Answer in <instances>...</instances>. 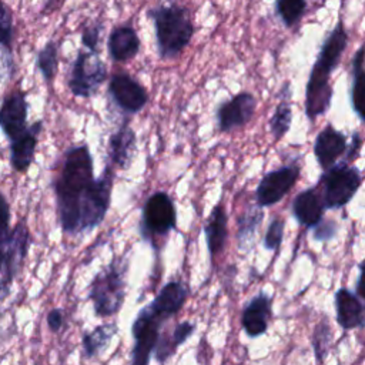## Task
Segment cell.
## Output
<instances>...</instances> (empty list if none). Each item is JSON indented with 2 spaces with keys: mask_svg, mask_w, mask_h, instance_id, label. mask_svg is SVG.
Here are the masks:
<instances>
[{
  "mask_svg": "<svg viewBox=\"0 0 365 365\" xmlns=\"http://www.w3.org/2000/svg\"><path fill=\"white\" fill-rule=\"evenodd\" d=\"M93 181V157L88 145L70 147L64 154L60 174L54 182L60 224L66 234L78 232L80 202Z\"/></svg>",
  "mask_w": 365,
  "mask_h": 365,
  "instance_id": "1",
  "label": "cell"
},
{
  "mask_svg": "<svg viewBox=\"0 0 365 365\" xmlns=\"http://www.w3.org/2000/svg\"><path fill=\"white\" fill-rule=\"evenodd\" d=\"M346 46L348 33L344 21L339 20L325 37L305 87V115L312 123L318 117L325 115L331 107L334 91L329 78L334 70L339 66Z\"/></svg>",
  "mask_w": 365,
  "mask_h": 365,
  "instance_id": "2",
  "label": "cell"
},
{
  "mask_svg": "<svg viewBox=\"0 0 365 365\" xmlns=\"http://www.w3.org/2000/svg\"><path fill=\"white\" fill-rule=\"evenodd\" d=\"M147 16L154 23L158 56L163 60L178 57L194 34V24L188 9L175 1L161 3L150 9Z\"/></svg>",
  "mask_w": 365,
  "mask_h": 365,
  "instance_id": "3",
  "label": "cell"
},
{
  "mask_svg": "<svg viewBox=\"0 0 365 365\" xmlns=\"http://www.w3.org/2000/svg\"><path fill=\"white\" fill-rule=\"evenodd\" d=\"M125 272L127 262L117 259L93 278L88 297L96 315L111 317L121 309L125 297Z\"/></svg>",
  "mask_w": 365,
  "mask_h": 365,
  "instance_id": "4",
  "label": "cell"
},
{
  "mask_svg": "<svg viewBox=\"0 0 365 365\" xmlns=\"http://www.w3.org/2000/svg\"><path fill=\"white\" fill-rule=\"evenodd\" d=\"M318 184L322 187V200L327 210H339L345 207L358 192L362 184L359 168L346 161L334 164L322 170Z\"/></svg>",
  "mask_w": 365,
  "mask_h": 365,
  "instance_id": "5",
  "label": "cell"
},
{
  "mask_svg": "<svg viewBox=\"0 0 365 365\" xmlns=\"http://www.w3.org/2000/svg\"><path fill=\"white\" fill-rule=\"evenodd\" d=\"M177 211L171 197L164 191H157L148 197L143 207V217L140 224L141 237L151 241L154 245L157 240L167 238L175 228Z\"/></svg>",
  "mask_w": 365,
  "mask_h": 365,
  "instance_id": "6",
  "label": "cell"
},
{
  "mask_svg": "<svg viewBox=\"0 0 365 365\" xmlns=\"http://www.w3.org/2000/svg\"><path fill=\"white\" fill-rule=\"evenodd\" d=\"M113 190V171L104 170L101 177L94 180L86 190L80 202V228L78 232H90L97 228L110 208Z\"/></svg>",
  "mask_w": 365,
  "mask_h": 365,
  "instance_id": "7",
  "label": "cell"
},
{
  "mask_svg": "<svg viewBox=\"0 0 365 365\" xmlns=\"http://www.w3.org/2000/svg\"><path fill=\"white\" fill-rule=\"evenodd\" d=\"M107 80V67L94 51H78L70 71L68 88L76 97H91Z\"/></svg>",
  "mask_w": 365,
  "mask_h": 365,
  "instance_id": "8",
  "label": "cell"
},
{
  "mask_svg": "<svg viewBox=\"0 0 365 365\" xmlns=\"http://www.w3.org/2000/svg\"><path fill=\"white\" fill-rule=\"evenodd\" d=\"M164 322L151 308L147 305L135 317L131 334L134 346L131 349V362L134 365H145L150 362V356L155 349L160 338V327Z\"/></svg>",
  "mask_w": 365,
  "mask_h": 365,
  "instance_id": "9",
  "label": "cell"
},
{
  "mask_svg": "<svg viewBox=\"0 0 365 365\" xmlns=\"http://www.w3.org/2000/svg\"><path fill=\"white\" fill-rule=\"evenodd\" d=\"M299 174L301 167L295 163L281 165L264 174L255 190L257 204L262 208L278 204L294 188Z\"/></svg>",
  "mask_w": 365,
  "mask_h": 365,
  "instance_id": "10",
  "label": "cell"
},
{
  "mask_svg": "<svg viewBox=\"0 0 365 365\" xmlns=\"http://www.w3.org/2000/svg\"><path fill=\"white\" fill-rule=\"evenodd\" d=\"M30 245V232L24 222L17 224L9 234L4 247V274L0 279V299L9 295L11 282L20 271Z\"/></svg>",
  "mask_w": 365,
  "mask_h": 365,
  "instance_id": "11",
  "label": "cell"
},
{
  "mask_svg": "<svg viewBox=\"0 0 365 365\" xmlns=\"http://www.w3.org/2000/svg\"><path fill=\"white\" fill-rule=\"evenodd\" d=\"M257 110L255 97L242 91L231 97L230 100L222 101L217 108V125L221 133H230L235 128L244 127L251 121Z\"/></svg>",
  "mask_w": 365,
  "mask_h": 365,
  "instance_id": "12",
  "label": "cell"
},
{
  "mask_svg": "<svg viewBox=\"0 0 365 365\" xmlns=\"http://www.w3.org/2000/svg\"><path fill=\"white\" fill-rule=\"evenodd\" d=\"M108 94L111 100L128 114L138 113L148 101V94L144 86L127 73H115L111 76Z\"/></svg>",
  "mask_w": 365,
  "mask_h": 365,
  "instance_id": "13",
  "label": "cell"
},
{
  "mask_svg": "<svg viewBox=\"0 0 365 365\" xmlns=\"http://www.w3.org/2000/svg\"><path fill=\"white\" fill-rule=\"evenodd\" d=\"M272 297L259 291L242 308L241 327L247 336L258 338L268 329V321L272 315Z\"/></svg>",
  "mask_w": 365,
  "mask_h": 365,
  "instance_id": "14",
  "label": "cell"
},
{
  "mask_svg": "<svg viewBox=\"0 0 365 365\" xmlns=\"http://www.w3.org/2000/svg\"><path fill=\"white\" fill-rule=\"evenodd\" d=\"M346 148V135L342 131L336 130L331 123L327 124L317 134L314 141V155L322 170H327L336 164V161L344 157Z\"/></svg>",
  "mask_w": 365,
  "mask_h": 365,
  "instance_id": "15",
  "label": "cell"
},
{
  "mask_svg": "<svg viewBox=\"0 0 365 365\" xmlns=\"http://www.w3.org/2000/svg\"><path fill=\"white\" fill-rule=\"evenodd\" d=\"M27 101L26 94L14 90L4 97L0 106V128L10 138H16L27 128Z\"/></svg>",
  "mask_w": 365,
  "mask_h": 365,
  "instance_id": "16",
  "label": "cell"
},
{
  "mask_svg": "<svg viewBox=\"0 0 365 365\" xmlns=\"http://www.w3.org/2000/svg\"><path fill=\"white\" fill-rule=\"evenodd\" d=\"M336 324L344 329L365 328V302L348 288H339L334 297Z\"/></svg>",
  "mask_w": 365,
  "mask_h": 365,
  "instance_id": "17",
  "label": "cell"
},
{
  "mask_svg": "<svg viewBox=\"0 0 365 365\" xmlns=\"http://www.w3.org/2000/svg\"><path fill=\"white\" fill-rule=\"evenodd\" d=\"M325 210L322 195L315 187L299 191L291 204L292 217L299 225L309 230H312L324 218Z\"/></svg>",
  "mask_w": 365,
  "mask_h": 365,
  "instance_id": "18",
  "label": "cell"
},
{
  "mask_svg": "<svg viewBox=\"0 0 365 365\" xmlns=\"http://www.w3.org/2000/svg\"><path fill=\"white\" fill-rule=\"evenodd\" d=\"M43 130V123L36 121L27 127L20 135L10 140V163L19 173H26L34 161L37 137Z\"/></svg>",
  "mask_w": 365,
  "mask_h": 365,
  "instance_id": "19",
  "label": "cell"
},
{
  "mask_svg": "<svg viewBox=\"0 0 365 365\" xmlns=\"http://www.w3.org/2000/svg\"><path fill=\"white\" fill-rule=\"evenodd\" d=\"M107 50L111 60L124 63L134 58L140 51V38L130 24L115 26L107 40Z\"/></svg>",
  "mask_w": 365,
  "mask_h": 365,
  "instance_id": "20",
  "label": "cell"
},
{
  "mask_svg": "<svg viewBox=\"0 0 365 365\" xmlns=\"http://www.w3.org/2000/svg\"><path fill=\"white\" fill-rule=\"evenodd\" d=\"M188 294L190 289L185 284L181 281H170L160 289L157 297L148 305L160 318L167 321L181 309Z\"/></svg>",
  "mask_w": 365,
  "mask_h": 365,
  "instance_id": "21",
  "label": "cell"
},
{
  "mask_svg": "<svg viewBox=\"0 0 365 365\" xmlns=\"http://www.w3.org/2000/svg\"><path fill=\"white\" fill-rule=\"evenodd\" d=\"M204 235L211 258L220 255L228 240V217L224 204L218 202L210 212L204 225Z\"/></svg>",
  "mask_w": 365,
  "mask_h": 365,
  "instance_id": "22",
  "label": "cell"
},
{
  "mask_svg": "<svg viewBox=\"0 0 365 365\" xmlns=\"http://www.w3.org/2000/svg\"><path fill=\"white\" fill-rule=\"evenodd\" d=\"M135 133L128 124H123L108 140V157L120 168H127L135 151Z\"/></svg>",
  "mask_w": 365,
  "mask_h": 365,
  "instance_id": "23",
  "label": "cell"
},
{
  "mask_svg": "<svg viewBox=\"0 0 365 365\" xmlns=\"http://www.w3.org/2000/svg\"><path fill=\"white\" fill-rule=\"evenodd\" d=\"M351 107L361 121L365 123V43L352 58V80L349 90Z\"/></svg>",
  "mask_w": 365,
  "mask_h": 365,
  "instance_id": "24",
  "label": "cell"
},
{
  "mask_svg": "<svg viewBox=\"0 0 365 365\" xmlns=\"http://www.w3.org/2000/svg\"><path fill=\"white\" fill-rule=\"evenodd\" d=\"M279 96L282 97L279 103L275 106L272 115L269 118V130L272 137L278 141L281 140L291 128L292 124V108L289 101V83H285L281 88Z\"/></svg>",
  "mask_w": 365,
  "mask_h": 365,
  "instance_id": "25",
  "label": "cell"
},
{
  "mask_svg": "<svg viewBox=\"0 0 365 365\" xmlns=\"http://www.w3.org/2000/svg\"><path fill=\"white\" fill-rule=\"evenodd\" d=\"M117 331H118L117 324L107 322L96 327L91 332L83 334V339H81L83 356L87 359H91L96 355H98L107 346V344L113 339Z\"/></svg>",
  "mask_w": 365,
  "mask_h": 365,
  "instance_id": "26",
  "label": "cell"
},
{
  "mask_svg": "<svg viewBox=\"0 0 365 365\" xmlns=\"http://www.w3.org/2000/svg\"><path fill=\"white\" fill-rule=\"evenodd\" d=\"M264 221V211L261 205H252L250 208H247L241 215H238L237 218V224H238V231H237V240H238V245L241 250H248L257 230L259 228L261 222Z\"/></svg>",
  "mask_w": 365,
  "mask_h": 365,
  "instance_id": "27",
  "label": "cell"
},
{
  "mask_svg": "<svg viewBox=\"0 0 365 365\" xmlns=\"http://www.w3.org/2000/svg\"><path fill=\"white\" fill-rule=\"evenodd\" d=\"M58 66V51L54 41H47L43 48L38 50L36 57V67L41 73L43 78L50 83L54 80Z\"/></svg>",
  "mask_w": 365,
  "mask_h": 365,
  "instance_id": "28",
  "label": "cell"
},
{
  "mask_svg": "<svg viewBox=\"0 0 365 365\" xmlns=\"http://www.w3.org/2000/svg\"><path fill=\"white\" fill-rule=\"evenodd\" d=\"M307 10V0H275V13L285 27H294Z\"/></svg>",
  "mask_w": 365,
  "mask_h": 365,
  "instance_id": "29",
  "label": "cell"
},
{
  "mask_svg": "<svg viewBox=\"0 0 365 365\" xmlns=\"http://www.w3.org/2000/svg\"><path fill=\"white\" fill-rule=\"evenodd\" d=\"M332 339V328L329 327V322L327 318L319 321L312 332V348L315 354V361L318 364H322L328 355L329 345Z\"/></svg>",
  "mask_w": 365,
  "mask_h": 365,
  "instance_id": "30",
  "label": "cell"
},
{
  "mask_svg": "<svg viewBox=\"0 0 365 365\" xmlns=\"http://www.w3.org/2000/svg\"><path fill=\"white\" fill-rule=\"evenodd\" d=\"M14 37L13 13L10 7L0 0V46L10 54Z\"/></svg>",
  "mask_w": 365,
  "mask_h": 365,
  "instance_id": "31",
  "label": "cell"
},
{
  "mask_svg": "<svg viewBox=\"0 0 365 365\" xmlns=\"http://www.w3.org/2000/svg\"><path fill=\"white\" fill-rule=\"evenodd\" d=\"M284 230H285V221L281 217H275L271 220L265 235H264V248L268 251H277L284 240Z\"/></svg>",
  "mask_w": 365,
  "mask_h": 365,
  "instance_id": "32",
  "label": "cell"
},
{
  "mask_svg": "<svg viewBox=\"0 0 365 365\" xmlns=\"http://www.w3.org/2000/svg\"><path fill=\"white\" fill-rule=\"evenodd\" d=\"M101 30H103V24L100 21H94L93 24L84 26L81 33V43L87 50L98 53Z\"/></svg>",
  "mask_w": 365,
  "mask_h": 365,
  "instance_id": "33",
  "label": "cell"
},
{
  "mask_svg": "<svg viewBox=\"0 0 365 365\" xmlns=\"http://www.w3.org/2000/svg\"><path fill=\"white\" fill-rule=\"evenodd\" d=\"M338 231V224L332 220H328L325 221L324 218L312 228V235H314V240L315 241H329L335 237Z\"/></svg>",
  "mask_w": 365,
  "mask_h": 365,
  "instance_id": "34",
  "label": "cell"
},
{
  "mask_svg": "<svg viewBox=\"0 0 365 365\" xmlns=\"http://www.w3.org/2000/svg\"><path fill=\"white\" fill-rule=\"evenodd\" d=\"M10 234V205L0 192V242L6 244Z\"/></svg>",
  "mask_w": 365,
  "mask_h": 365,
  "instance_id": "35",
  "label": "cell"
},
{
  "mask_svg": "<svg viewBox=\"0 0 365 365\" xmlns=\"http://www.w3.org/2000/svg\"><path fill=\"white\" fill-rule=\"evenodd\" d=\"M195 331V324L192 322H188V321H184V322H180L177 324L173 335H171V342L175 348H178L180 345H182Z\"/></svg>",
  "mask_w": 365,
  "mask_h": 365,
  "instance_id": "36",
  "label": "cell"
},
{
  "mask_svg": "<svg viewBox=\"0 0 365 365\" xmlns=\"http://www.w3.org/2000/svg\"><path fill=\"white\" fill-rule=\"evenodd\" d=\"M361 147H362V138H361L359 133L355 131V133L352 134L351 144L348 145V148H346V151H345V154H344V161L352 163V161L358 157V154H359V151H361Z\"/></svg>",
  "mask_w": 365,
  "mask_h": 365,
  "instance_id": "37",
  "label": "cell"
},
{
  "mask_svg": "<svg viewBox=\"0 0 365 365\" xmlns=\"http://www.w3.org/2000/svg\"><path fill=\"white\" fill-rule=\"evenodd\" d=\"M47 325L50 328V331L53 332H58L60 328L63 327V312L58 308H54L51 311H48L47 314Z\"/></svg>",
  "mask_w": 365,
  "mask_h": 365,
  "instance_id": "38",
  "label": "cell"
},
{
  "mask_svg": "<svg viewBox=\"0 0 365 365\" xmlns=\"http://www.w3.org/2000/svg\"><path fill=\"white\" fill-rule=\"evenodd\" d=\"M355 292L365 302V261L359 264V275L355 284Z\"/></svg>",
  "mask_w": 365,
  "mask_h": 365,
  "instance_id": "39",
  "label": "cell"
},
{
  "mask_svg": "<svg viewBox=\"0 0 365 365\" xmlns=\"http://www.w3.org/2000/svg\"><path fill=\"white\" fill-rule=\"evenodd\" d=\"M64 0H47L46 1V7H44V10H53V9H56V7H58V4H61Z\"/></svg>",
  "mask_w": 365,
  "mask_h": 365,
  "instance_id": "40",
  "label": "cell"
},
{
  "mask_svg": "<svg viewBox=\"0 0 365 365\" xmlns=\"http://www.w3.org/2000/svg\"><path fill=\"white\" fill-rule=\"evenodd\" d=\"M4 247L6 244L0 242V269L3 268V262H4Z\"/></svg>",
  "mask_w": 365,
  "mask_h": 365,
  "instance_id": "41",
  "label": "cell"
}]
</instances>
